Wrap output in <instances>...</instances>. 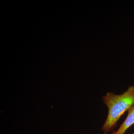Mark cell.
Masks as SVG:
<instances>
[{"mask_svg":"<svg viewBox=\"0 0 134 134\" xmlns=\"http://www.w3.org/2000/svg\"><path fill=\"white\" fill-rule=\"evenodd\" d=\"M103 134H107V133H105V132H104V133Z\"/></svg>","mask_w":134,"mask_h":134,"instance_id":"3957f363","label":"cell"},{"mask_svg":"<svg viewBox=\"0 0 134 134\" xmlns=\"http://www.w3.org/2000/svg\"><path fill=\"white\" fill-rule=\"evenodd\" d=\"M134 124V104L128 111L127 116L119 128L111 134H124Z\"/></svg>","mask_w":134,"mask_h":134,"instance_id":"7a4b0ae2","label":"cell"},{"mask_svg":"<svg viewBox=\"0 0 134 134\" xmlns=\"http://www.w3.org/2000/svg\"><path fill=\"white\" fill-rule=\"evenodd\" d=\"M134 134V133H133V134Z\"/></svg>","mask_w":134,"mask_h":134,"instance_id":"277c9868","label":"cell"},{"mask_svg":"<svg viewBox=\"0 0 134 134\" xmlns=\"http://www.w3.org/2000/svg\"><path fill=\"white\" fill-rule=\"evenodd\" d=\"M103 100L108 107V113L102 130L107 133L114 130L120 117L134 104V86H130L120 95L107 92L103 97Z\"/></svg>","mask_w":134,"mask_h":134,"instance_id":"6da1fadb","label":"cell"}]
</instances>
